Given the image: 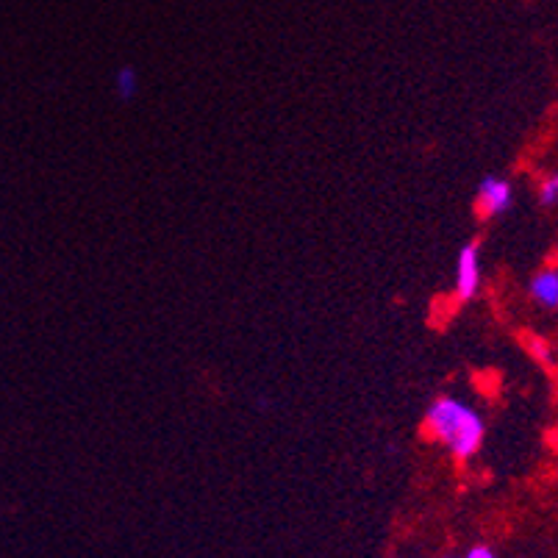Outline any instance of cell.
Returning a JSON list of instances; mask_svg holds the SVG:
<instances>
[{"label": "cell", "instance_id": "cell-1", "mask_svg": "<svg viewBox=\"0 0 558 558\" xmlns=\"http://www.w3.org/2000/svg\"><path fill=\"white\" fill-rule=\"evenodd\" d=\"M422 425H425V434L436 439L439 445H445L450 456L459 461H470L484 445V417L478 414V409H472L470 403L453 395L431 400Z\"/></svg>", "mask_w": 558, "mask_h": 558}, {"label": "cell", "instance_id": "cell-2", "mask_svg": "<svg viewBox=\"0 0 558 558\" xmlns=\"http://www.w3.org/2000/svg\"><path fill=\"white\" fill-rule=\"evenodd\" d=\"M514 203V186L500 178V175H484L481 184H478V192H475V211L481 220H492V217H500L506 214Z\"/></svg>", "mask_w": 558, "mask_h": 558}, {"label": "cell", "instance_id": "cell-3", "mask_svg": "<svg viewBox=\"0 0 558 558\" xmlns=\"http://www.w3.org/2000/svg\"><path fill=\"white\" fill-rule=\"evenodd\" d=\"M481 289V245L467 242L456 259V298L470 303Z\"/></svg>", "mask_w": 558, "mask_h": 558}, {"label": "cell", "instance_id": "cell-4", "mask_svg": "<svg viewBox=\"0 0 558 558\" xmlns=\"http://www.w3.org/2000/svg\"><path fill=\"white\" fill-rule=\"evenodd\" d=\"M531 298L542 306V309H558V270L556 267H545L531 278L528 286Z\"/></svg>", "mask_w": 558, "mask_h": 558}, {"label": "cell", "instance_id": "cell-5", "mask_svg": "<svg viewBox=\"0 0 558 558\" xmlns=\"http://www.w3.org/2000/svg\"><path fill=\"white\" fill-rule=\"evenodd\" d=\"M114 92L123 103H131L139 92V73L134 64H120L114 73Z\"/></svg>", "mask_w": 558, "mask_h": 558}, {"label": "cell", "instance_id": "cell-6", "mask_svg": "<svg viewBox=\"0 0 558 558\" xmlns=\"http://www.w3.org/2000/svg\"><path fill=\"white\" fill-rule=\"evenodd\" d=\"M539 203L542 206H556L558 203V170L547 175L542 186H539Z\"/></svg>", "mask_w": 558, "mask_h": 558}, {"label": "cell", "instance_id": "cell-7", "mask_svg": "<svg viewBox=\"0 0 558 558\" xmlns=\"http://www.w3.org/2000/svg\"><path fill=\"white\" fill-rule=\"evenodd\" d=\"M461 558H497V553L489 545H472Z\"/></svg>", "mask_w": 558, "mask_h": 558}]
</instances>
